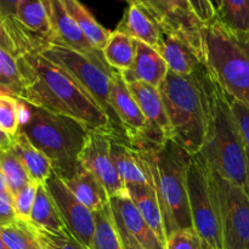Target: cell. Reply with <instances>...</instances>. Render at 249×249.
Segmentation results:
<instances>
[{"label":"cell","instance_id":"obj_1","mask_svg":"<svg viewBox=\"0 0 249 249\" xmlns=\"http://www.w3.org/2000/svg\"><path fill=\"white\" fill-rule=\"evenodd\" d=\"M22 78L19 100L74 119L89 130L117 131L100 105L68 74L38 51L16 57Z\"/></svg>","mask_w":249,"mask_h":249},{"label":"cell","instance_id":"obj_2","mask_svg":"<svg viewBox=\"0 0 249 249\" xmlns=\"http://www.w3.org/2000/svg\"><path fill=\"white\" fill-rule=\"evenodd\" d=\"M206 104V138L198 153L219 175L245 187L247 179V152L231 109L230 99L209 74L206 66L198 68Z\"/></svg>","mask_w":249,"mask_h":249},{"label":"cell","instance_id":"obj_3","mask_svg":"<svg viewBox=\"0 0 249 249\" xmlns=\"http://www.w3.org/2000/svg\"><path fill=\"white\" fill-rule=\"evenodd\" d=\"M150 174L162 212L165 235L192 228L187 196V169L192 156L173 140L135 146Z\"/></svg>","mask_w":249,"mask_h":249},{"label":"cell","instance_id":"obj_4","mask_svg":"<svg viewBox=\"0 0 249 249\" xmlns=\"http://www.w3.org/2000/svg\"><path fill=\"white\" fill-rule=\"evenodd\" d=\"M19 101V131L50 160L53 173L60 179L67 178L78 165L89 129L74 119Z\"/></svg>","mask_w":249,"mask_h":249},{"label":"cell","instance_id":"obj_5","mask_svg":"<svg viewBox=\"0 0 249 249\" xmlns=\"http://www.w3.org/2000/svg\"><path fill=\"white\" fill-rule=\"evenodd\" d=\"M172 130V140L192 157L201 152L206 138V104L198 70L191 75L169 71L158 88Z\"/></svg>","mask_w":249,"mask_h":249},{"label":"cell","instance_id":"obj_6","mask_svg":"<svg viewBox=\"0 0 249 249\" xmlns=\"http://www.w3.org/2000/svg\"><path fill=\"white\" fill-rule=\"evenodd\" d=\"M203 63L230 99L249 108V38L215 18L204 28Z\"/></svg>","mask_w":249,"mask_h":249},{"label":"cell","instance_id":"obj_7","mask_svg":"<svg viewBox=\"0 0 249 249\" xmlns=\"http://www.w3.org/2000/svg\"><path fill=\"white\" fill-rule=\"evenodd\" d=\"M40 53L67 72L100 105L114 123L116 116L109 102L111 80L114 70L107 65L104 56H89L57 45L45 46Z\"/></svg>","mask_w":249,"mask_h":249},{"label":"cell","instance_id":"obj_8","mask_svg":"<svg viewBox=\"0 0 249 249\" xmlns=\"http://www.w3.org/2000/svg\"><path fill=\"white\" fill-rule=\"evenodd\" d=\"M187 196L192 228L207 249H224L215 191L209 168L202 158L194 156L187 169Z\"/></svg>","mask_w":249,"mask_h":249},{"label":"cell","instance_id":"obj_9","mask_svg":"<svg viewBox=\"0 0 249 249\" xmlns=\"http://www.w3.org/2000/svg\"><path fill=\"white\" fill-rule=\"evenodd\" d=\"M208 168L218 203L224 249H249V198L245 187Z\"/></svg>","mask_w":249,"mask_h":249},{"label":"cell","instance_id":"obj_10","mask_svg":"<svg viewBox=\"0 0 249 249\" xmlns=\"http://www.w3.org/2000/svg\"><path fill=\"white\" fill-rule=\"evenodd\" d=\"M109 102L117 121L131 145H160L168 140L160 131L148 123L118 71H114L112 75Z\"/></svg>","mask_w":249,"mask_h":249},{"label":"cell","instance_id":"obj_11","mask_svg":"<svg viewBox=\"0 0 249 249\" xmlns=\"http://www.w3.org/2000/svg\"><path fill=\"white\" fill-rule=\"evenodd\" d=\"M117 131L89 130L78 157V163L91 173L105 187L109 199L128 192L111 153V136Z\"/></svg>","mask_w":249,"mask_h":249},{"label":"cell","instance_id":"obj_12","mask_svg":"<svg viewBox=\"0 0 249 249\" xmlns=\"http://www.w3.org/2000/svg\"><path fill=\"white\" fill-rule=\"evenodd\" d=\"M44 185L53 197L68 233L84 247L94 249L95 213L73 196L55 173Z\"/></svg>","mask_w":249,"mask_h":249},{"label":"cell","instance_id":"obj_13","mask_svg":"<svg viewBox=\"0 0 249 249\" xmlns=\"http://www.w3.org/2000/svg\"><path fill=\"white\" fill-rule=\"evenodd\" d=\"M51 26L49 45L67 48L89 56H104L91 45L72 17L67 14L61 0H44Z\"/></svg>","mask_w":249,"mask_h":249},{"label":"cell","instance_id":"obj_14","mask_svg":"<svg viewBox=\"0 0 249 249\" xmlns=\"http://www.w3.org/2000/svg\"><path fill=\"white\" fill-rule=\"evenodd\" d=\"M111 209L117 221L122 224L124 229L140 243L145 249H167L158 240L156 233L150 228L140 212L134 204L129 194L109 199Z\"/></svg>","mask_w":249,"mask_h":249},{"label":"cell","instance_id":"obj_15","mask_svg":"<svg viewBox=\"0 0 249 249\" xmlns=\"http://www.w3.org/2000/svg\"><path fill=\"white\" fill-rule=\"evenodd\" d=\"M135 60L130 70L119 72L125 83L141 82L160 88L164 82L169 68L156 49L142 41L135 40Z\"/></svg>","mask_w":249,"mask_h":249},{"label":"cell","instance_id":"obj_16","mask_svg":"<svg viewBox=\"0 0 249 249\" xmlns=\"http://www.w3.org/2000/svg\"><path fill=\"white\" fill-rule=\"evenodd\" d=\"M111 153L118 174L125 185H151L150 174L143 164L138 148L130 142H125L118 133L111 136Z\"/></svg>","mask_w":249,"mask_h":249},{"label":"cell","instance_id":"obj_17","mask_svg":"<svg viewBox=\"0 0 249 249\" xmlns=\"http://www.w3.org/2000/svg\"><path fill=\"white\" fill-rule=\"evenodd\" d=\"M73 196L92 213L101 211L109 203V197L105 187L90 172L78 163L75 169L67 178L61 179Z\"/></svg>","mask_w":249,"mask_h":249},{"label":"cell","instance_id":"obj_18","mask_svg":"<svg viewBox=\"0 0 249 249\" xmlns=\"http://www.w3.org/2000/svg\"><path fill=\"white\" fill-rule=\"evenodd\" d=\"M126 85L148 123L160 131L168 140H172L170 124L160 89L141 82L126 83Z\"/></svg>","mask_w":249,"mask_h":249},{"label":"cell","instance_id":"obj_19","mask_svg":"<svg viewBox=\"0 0 249 249\" xmlns=\"http://www.w3.org/2000/svg\"><path fill=\"white\" fill-rule=\"evenodd\" d=\"M158 51L172 72L179 75H191L203 65L194 49L177 36L162 34Z\"/></svg>","mask_w":249,"mask_h":249},{"label":"cell","instance_id":"obj_20","mask_svg":"<svg viewBox=\"0 0 249 249\" xmlns=\"http://www.w3.org/2000/svg\"><path fill=\"white\" fill-rule=\"evenodd\" d=\"M116 31L126 34L135 40L142 41L157 49L162 38V29L152 17L138 4H129Z\"/></svg>","mask_w":249,"mask_h":249},{"label":"cell","instance_id":"obj_21","mask_svg":"<svg viewBox=\"0 0 249 249\" xmlns=\"http://www.w3.org/2000/svg\"><path fill=\"white\" fill-rule=\"evenodd\" d=\"M11 147L23 164L32 182L43 185L53 174L50 160L39 151L23 133L18 131L17 135L12 138Z\"/></svg>","mask_w":249,"mask_h":249},{"label":"cell","instance_id":"obj_22","mask_svg":"<svg viewBox=\"0 0 249 249\" xmlns=\"http://www.w3.org/2000/svg\"><path fill=\"white\" fill-rule=\"evenodd\" d=\"M126 190L142 218L152 229L158 240L165 246L167 235H165L162 212L155 189L151 185L129 184L126 185Z\"/></svg>","mask_w":249,"mask_h":249},{"label":"cell","instance_id":"obj_23","mask_svg":"<svg viewBox=\"0 0 249 249\" xmlns=\"http://www.w3.org/2000/svg\"><path fill=\"white\" fill-rule=\"evenodd\" d=\"M29 224L34 228L51 233H63L67 231L57 207L44 184L38 185L36 189V201L32 209Z\"/></svg>","mask_w":249,"mask_h":249},{"label":"cell","instance_id":"obj_24","mask_svg":"<svg viewBox=\"0 0 249 249\" xmlns=\"http://www.w3.org/2000/svg\"><path fill=\"white\" fill-rule=\"evenodd\" d=\"M67 14L72 17L80 31L83 32L91 45L99 51L104 50L112 32L104 28L79 0H61Z\"/></svg>","mask_w":249,"mask_h":249},{"label":"cell","instance_id":"obj_25","mask_svg":"<svg viewBox=\"0 0 249 249\" xmlns=\"http://www.w3.org/2000/svg\"><path fill=\"white\" fill-rule=\"evenodd\" d=\"M15 18L24 29L43 36L50 44L51 26L44 0H21Z\"/></svg>","mask_w":249,"mask_h":249},{"label":"cell","instance_id":"obj_26","mask_svg":"<svg viewBox=\"0 0 249 249\" xmlns=\"http://www.w3.org/2000/svg\"><path fill=\"white\" fill-rule=\"evenodd\" d=\"M135 39L119 31L112 32L106 46L102 50L105 61L114 71L130 70L135 60Z\"/></svg>","mask_w":249,"mask_h":249},{"label":"cell","instance_id":"obj_27","mask_svg":"<svg viewBox=\"0 0 249 249\" xmlns=\"http://www.w3.org/2000/svg\"><path fill=\"white\" fill-rule=\"evenodd\" d=\"M216 18L237 36L249 38V0H221Z\"/></svg>","mask_w":249,"mask_h":249},{"label":"cell","instance_id":"obj_28","mask_svg":"<svg viewBox=\"0 0 249 249\" xmlns=\"http://www.w3.org/2000/svg\"><path fill=\"white\" fill-rule=\"evenodd\" d=\"M94 249H124L109 203L95 213Z\"/></svg>","mask_w":249,"mask_h":249},{"label":"cell","instance_id":"obj_29","mask_svg":"<svg viewBox=\"0 0 249 249\" xmlns=\"http://www.w3.org/2000/svg\"><path fill=\"white\" fill-rule=\"evenodd\" d=\"M0 170L6 178L12 198L29 182H32L23 164L12 150L11 145L9 147L0 148Z\"/></svg>","mask_w":249,"mask_h":249},{"label":"cell","instance_id":"obj_30","mask_svg":"<svg viewBox=\"0 0 249 249\" xmlns=\"http://www.w3.org/2000/svg\"><path fill=\"white\" fill-rule=\"evenodd\" d=\"M0 237L7 249H43L29 223L17 220L12 225L0 226Z\"/></svg>","mask_w":249,"mask_h":249},{"label":"cell","instance_id":"obj_31","mask_svg":"<svg viewBox=\"0 0 249 249\" xmlns=\"http://www.w3.org/2000/svg\"><path fill=\"white\" fill-rule=\"evenodd\" d=\"M21 101L10 95L0 92V128L14 138L19 131Z\"/></svg>","mask_w":249,"mask_h":249},{"label":"cell","instance_id":"obj_32","mask_svg":"<svg viewBox=\"0 0 249 249\" xmlns=\"http://www.w3.org/2000/svg\"><path fill=\"white\" fill-rule=\"evenodd\" d=\"M32 228H33L39 245L43 249H88L83 245H80L75 238H73L68 233V231L63 233H51L34 228L33 225H32Z\"/></svg>","mask_w":249,"mask_h":249},{"label":"cell","instance_id":"obj_33","mask_svg":"<svg viewBox=\"0 0 249 249\" xmlns=\"http://www.w3.org/2000/svg\"><path fill=\"white\" fill-rule=\"evenodd\" d=\"M167 249H207L194 229L177 230L167 236L165 241Z\"/></svg>","mask_w":249,"mask_h":249},{"label":"cell","instance_id":"obj_34","mask_svg":"<svg viewBox=\"0 0 249 249\" xmlns=\"http://www.w3.org/2000/svg\"><path fill=\"white\" fill-rule=\"evenodd\" d=\"M38 185L34 182H29L24 189H22L16 196L14 197V208L15 213L18 220L29 223L31 220V213L33 209L34 201Z\"/></svg>","mask_w":249,"mask_h":249},{"label":"cell","instance_id":"obj_35","mask_svg":"<svg viewBox=\"0 0 249 249\" xmlns=\"http://www.w3.org/2000/svg\"><path fill=\"white\" fill-rule=\"evenodd\" d=\"M230 104L243 142H245L246 147L249 148V108L241 102L235 101L232 99H230Z\"/></svg>","mask_w":249,"mask_h":249},{"label":"cell","instance_id":"obj_36","mask_svg":"<svg viewBox=\"0 0 249 249\" xmlns=\"http://www.w3.org/2000/svg\"><path fill=\"white\" fill-rule=\"evenodd\" d=\"M187 1L197 18L204 26H208L216 18V9L212 0H187Z\"/></svg>","mask_w":249,"mask_h":249},{"label":"cell","instance_id":"obj_37","mask_svg":"<svg viewBox=\"0 0 249 249\" xmlns=\"http://www.w3.org/2000/svg\"><path fill=\"white\" fill-rule=\"evenodd\" d=\"M18 220L15 213L14 199L11 197L0 196V226L12 225Z\"/></svg>","mask_w":249,"mask_h":249},{"label":"cell","instance_id":"obj_38","mask_svg":"<svg viewBox=\"0 0 249 249\" xmlns=\"http://www.w3.org/2000/svg\"><path fill=\"white\" fill-rule=\"evenodd\" d=\"M0 48L2 50L7 51L9 53H11L15 57H17V49L15 46L14 40L10 36L9 32H7L6 27H5L4 19L1 17H0Z\"/></svg>","mask_w":249,"mask_h":249},{"label":"cell","instance_id":"obj_39","mask_svg":"<svg viewBox=\"0 0 249 249\" xmlns=\"http://www.w3.org/2000/svg\"><path fill=\"white\" fill-rule=\"evenodd\" d=\"M112 213H113V212H112ZM114 223H116L117 231H118L119 237H121L122 245H123L124 249H145L135 240V238L133 237V236L130 235V233L128 232V231L125 230V229L123 228V226H122V224L119 223V221L116 220V218H114Z\"/></svg>","mask_w":249,"mask_h":249},{"label":"cell","instance_id":"obj_40","mask_svg":"<svg viewBox=\"0 0 249 249\" xmlns=\"http://www.w3.org/2000/svg\"><path fill=\"white\" fill-rule=\"evenodd\" d=\"M19 1L21 0H0V17L4 21L15 18Z\"/></svg>","mask_w":249,"mask_h":249},{"label":"cell","instance_id":"obj_41","mask_svg":"<svg viewBox=\"0 0 249 249\" xmlns=\"http://www.w3.org/2000/svg\"><path fill=\"white\" fill-rule=\"evenodd\" d=\"M0 196H6V197H11L12 198V195H11V192H10L9 185H7V181H6V178H5V175L2 174L1 170H0Z\"/></svg>","mask_w":249,"mask_h":249},{"label":"cell","instance_id":"obj_42","mask_svg":"<svg viewBox=\"0 0 249 249\" xmlns=\"http://www.w3.org/2000/svg\"><path fill=\"white\" fill-rule=\"evenodd\" d=\"M12 142V138L11 136L7 135L1 128H0V148L2 147H9Z\"/></svg>","mask_w":249,"mask_h":249},{"label":"cell","instance_id":"obj_43","mask_svg":"<svg viewBox=\"0 0 249 249\" xmlns=\"http://www.w3.org/2000/svg\"><path fill=\"white\" fill-rule=\"evenodd\" d=\"M246 152H247V179H246L245 190H246V194H247V196L249 198V148L246 147Z\"/></svg>","mask_w":249,"mask_h":249},{"label":"cell","instance_id":"obj_44","mask_svg":"<svg viewBox=\"0 0 249 249\" xmlns=\"http://www.w3.org/2000/svg\"><path fill=\"white\" fill-rule=\"evenodd\" d=\"M212 1H213V4H214V6H215V9L218 10V7L220 6V4H221V0H212Z\"/></svg>","mask_w":249,"mask_h":249},{"label":"cell","instance_id":"obj_45","mask_svg":"<svg viewBox=\"0 0 249 249\" xmlns=\"http://www.w3.org/2000/svg\"><path fill=\"white\" fill-rule=\"evenodd\" d=\"M0 249H7V247H6V246H5V243H4V242H2L1 237H0Z\"/></svg>","mask_w":249,"mask_h":249}]
</instances>
